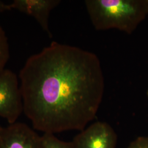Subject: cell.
<instances>
[{
	"mask_svg": "<svg viewBox=\"0 0 148 148\" xmlns=\"http://www.w3.org/2000/svg\"><path fill=\"white\" fill-rule=\"evenodd\" d=\"M19 79L24 113L43 133L84 130L96 117L105 87L95 54L56 41L27 59Z\"/></svg>",
	"mask_w": 148,
	"mask_h": 148,
	"instance_id": "cell-1",
	"label": "cell"
},
{
	"mask_svg": "<svg viewBox=\"0 0 148 148\" xmlns=\"http://www.w3.org/2000/svg\"><path fill=\"white\" fill-rule=\"evenodd\" d=\"M85 4L97 30L114 29L131 34L148 14L147 1L86 0Z\"/></svg>",
	"mask_w": 148,
	"mask_h": 148,
	"instance_id": "cell-2",
	"label": "cell"
},
{
	"mask_svg": "<svg viewBox=\"0 0 148 148\" xmlns=\"http://www.w3.org/2000/svg\"><path fill=\"white\" fill-rule=\"evenodd\" d=\"M24 112L23 101L17 75L9 69L0 74V117L14 123Z\"/></svg>",
	"mask_w": 148,
	"mask_h": 148,
	"instance_id": "cell-3",
	"label": "cell"
},
{
	"mask_svg": "<svg viewBox=\"0 0 148 148\" xmlns=\"http://www.w3.org/2000/svg\"><path fill=\"white\" fill-rule=\"evenodd\" d=\"M117 134L107 122L97 121L77 134L72 141L74 148H116Z\"/></svg>",
	"mask_w": 148,
	"mask_h": 148,
	"instance_id": "cell-4",
	"label": "cell"
},
{
	"mask_svg": "<svg viewBox=\"0 0 148 148\" xmlns=\"http://www.w3.org/2000/svg\"><path fill=\"white\" fill-rule=\"evenodd\" d=\"M0 148H43L41 136L27 124L16 122L3 127Z\"/></svg>",
	"mask_w": 148,
	"mask_h": 148,
	"instance_id": "cell-5",
	"label": "cell"
},
{
	"mask_svg": "<svg viewBox=\"0 0 148 148\" xmlns=\"http://www.w3.org/2000/svg\"><path fill=\"white\" fill-rule=\"evenodd\" d=\"M60 2V0H14L10 5L12 10H18L35 18L49 37L52 38L49 17L51 12Z\"/></svg>",
	"mask_w": 148,
	"mask_h": 148,
	"instance_id": "cell-6",
	"label": "cell"
},
{
	"mask_svg": "<svg viewBox=\"0 0 148 148\" xmlns=\"http://www.w3.org/2000/svg\"><path fill=\"white\" fill-rule=\"evenodd\" d=\"M10 57L8 39L5 30L0 25V74L5 70Z\"/></svg>",
	"mask_w": 148,
	"mask_h": 148,
	"instance_id": "cell-7",
	"label": "cell"
},
{
	"mask_svg": "<svg viewBox=\"0 0 148 148\" xmlns=\"http://www.w3.org/2000/svg\"><path fill=\"white\" fill-rule=\"evenodd\" d=\"M41 140L43 148H74L73 142L62 140L52 133H43Z\"/></svg>",
	"mask_w": 148,
	"mask_h": 148,
	"instance_id": "cell-8",
	"label": "cell"
},
{
	"mask_svg": "<svg viewBox=\"0 0 148 148\" xmlns=\"http://www.w3.org/2000/svg\"><path fill=\"white\" fill-rule=\"evenodd\" d=\"M127 148H148V136L139 137L135 139Z\"/></svg>",
	"mask_w": 148,
	"mask_h": 148,
	"instance_id": "cell-9",
	"label": "cell"
},
{
	"mask_svg": "<svg viewBox=\"0 0 148 148\" xmlns=\"http://www.w3.org/2000/svg\"><path fill=\"white\" fill-rule=\"evenodd\" d=\"M12 10L10 4L5 3L4 2L0 1V12H4L5 11Z\"/></svg>",
	"mask_w": 148,
	"mask_h": 148,
	"instance_id": "cell-10",
	"label": "cell"
},
{
	"mask_svg": "<svg viewBox=\"0 0 148 148\" xmlns=\"http://www.w3.org/2000/svg\"><path fill=\"white\" fill-rule=\"evenodd\" d=\"M3 127H2V126H1V125H0V135H1V132H2V130H3Z\"/></svg>",
	"mask_w": 148,
	"mask_h": 148,
	"instance_id": "cell-11",
	"label": "cell"
},
{
	"mask_svg": "<svg viewBox=\"0 0 148 148\" xmlns=\"http://www.w3.org/2000/svg\"></svg>",
	"mask_w": 148,
	"mask_h": 148,
	"instance_id": "cell-12",
	"label": "cell"
}]
</instances>
